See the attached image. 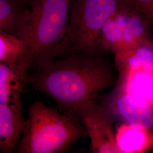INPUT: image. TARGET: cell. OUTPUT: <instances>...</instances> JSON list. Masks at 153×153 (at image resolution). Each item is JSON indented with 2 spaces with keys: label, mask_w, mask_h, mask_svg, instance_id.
<instances>
[{
  "label": "cell",
  "mask_w": 153,
  "mask_h": 153,
  "mask_svg": "<svg viewBox=\"0 0 153 153\" xmlns=\"http://www.w3.org/2000/svg\"><path fill=\"white\" fill-rule=\"evenodd\" d=\"M102 54L73 53L34 66L28 83L53 99L64 114L79 122L76 112L82 104L116 82L112 66Z\"/></svg>",
  "instance_id": "1"
},
{
  "label": "cell",
  "mask_w": 153,
  "mask_h": 153,
  "mask_svg": "<svg viewBox=\"0 0 153 153\" xmlns=\"http://www.w3.org/2000/svg\"><path fill=\"white\" fill-rule=\"evenodd\" d=\"M88 137V131L81 123L36 101L28 108L18 152L61 153L76 141Z\"/></svg>",
  "instance_id": "2"
},
{
  "label": "cell",
  "mask_w": 153,
  "mask_h": 153,
  "mask_svg": "<svg viewBox=\"0 0 153 153\" xmlns=\"http://www.w3.org/2000/svg\"><path fill=\"white\" fill-rule=\"evenodd\" d=\"M73 0H39L19 34L28 51L32 67L53 60L64 41Z\"/></svg>",
  "instance_id": "3"
},
{
  "label": "cell",
  "mask_w": 153,
  "mask_h": 153,
  "mask_svg": "<svg viewBox=\"0 0 153 153\" xmlns=\"http://www.w3.org/2000/svg\"><path fill=\"white\" fill-rule=\"evenodd\" d=\"M123 7L119 0H73L67 32L56 58L100 53L98 45L105 23Z\"/></svg>",
  "instance_id": "4"
},
{
  "label": "cell",
  "mask_w": 153,
  "mask_h": 153,
  "mask_svg": "<svg viewBox=\"0 0 153 153\" xmlns=\"http://www.w3.org/2000/svg\"><path fill=\"white\" fill-rule=\"evenodd\" d=\"M152 24L139 12L123 7L109 17L99 40V52L110 51L116 55L153 39Z\"/></svg>",
  "instance_id": "5"
},
{
  "label": "cell",
  "mask_w": 153,
  "mask_h": 153,
  "mask_svg": "<svg viewBox=\"0 0 153 153\" xmlns=\"http://www.w3.org/2000/svg\"><path fill=\"white\" fill-rule=\"evenodd\" d=\"M79 121L88 131L93 153H122L114 131V119L95 100L82 104L76 112Z\"/></svg>",
  "instance_id": "6"
},
{
  "label": "cell",
  "mask_w": 153,
  "mask_h": 153,
  "mask_svg": "<svg viewBox=\"0 0 153 153\" xmlns=\"http://www.w3.org/2000/svg\"><path fill=\"white\" fill-rule=\"evenodd\" d=\"M114 120L153 131V104L126 93L115 85L99 103Z\"/></svg>",
  "instance_id": "7"
},
{
  "label": "cell",
  "mask_w": 153,
  "mask_h": 153,
  "mask_svg": "<svg viewBox=\"0 0 153 153\" xmlns=\"http://www.w3.org/2000/svg\"><path fill=\"white\" fill-rule=\"evenodd\" d=\"M31 68L26 62L11 69L0 62V103L7 104L17 112L22 113L23 89L28 83V72Z\"/></svg>",
  "instance_id": "8"
},
{
  "label": "cell",
  "mask_w": 153,
  "mask_h": 153,
  "mask_svg": "<svg viewBox=\"0 0 153 153\" xmlns=\"http://www.w3.org/2000/svg\"><path fill=\"white\" fill-rule=\"evenodd\" d=\"M26 120L7 104L0 103V151L13 152L22 137Z\"/></svg>",
  "instance_id": "9"
},
{
  "label": "cell",
  "mask_w": 153,
  "mask_h": 153,
  "mask_svg": "<svg viewBox=\"0 0 153 153\" xmlns=\"http://www.w3.org/2000/svg\"><path fill=\"white\" fill-rule=\"evenodd\" d=\"M114 56L119 76L133 71H153V40Z\"/></svg>",
  "instance_id": "10"
},
{
  "label": "cell",
  "mask_w": 153,
  "mask_h": 153,
  "mask_svg": "<svg viewBox=\"0 0 153 153\" xmlns=\"http://www.w3.org/2000/svg\"><path fill=\"white\" fill-rule=\"evenodd\" d=\"M31 12L32 8L25 0H0V30L18 37Z\"/></svg>",
  "instance_id": "11"
},
{
  "label": "cell",
  "mask_w": 153,
  "mask_h": 153,
  "mask_svg": "<svg viewBox=\"0 0 153 153\" xmlns=\"http://www.w3.org/2000/svg\"><path fill=\"white\" fill-rule=\"evenodd\" d=\"M122 153H143L153 148V131L125 123L115 133Z\"/></svg>",
  "instance_id": "12"
},
{
  "label": "cell",
  "mask_w": 153,
  "mask_h": 153,
  "mask_svg": "<svg viewBox=\"0 0 153 153\" xmlns=\"http://www.w3.org/2000/svg\"><path fill=\"white\" fill-rule=\"evenodd\" d=\"M115 85L153 104V71H133L119 76Z\"/></svg>",
  "instance_id": "13"
},
{
  "label": "cell",
  "mask_w": 153,
  "mask_h": 153,
  "mask_svg": "<svg viewBox=\"0 0 153 153\" xmlns=\"http://www.w3.org/2000/svg\"><path fill=\"white\" fill-rule=\"evenodd\" d=\"M26 62L31 65L25 42L16 36L0 30V62L14 69Z\"/></svg>",
  "instance_id": "14"
},
{
  "label": "cell",
  "mask_w": 153,
  "mask_h": 153,
  "mask_svg": "<svg viewBox=\"0 0 153 153\" xmlns=\"http://www.w3.org/2000/svg\"><path fill=\"white\" fill-rule=\"evenodd\" d=\"M126 7L139 12L153 26V0H119Z\"/></svg>",
  "instance_id": "15"
},
{
  "label": "cell",
  "mask_w": 153,
  "mask_h": 153,
  "mask_svg": "<svg viewBox=\"0 0 153 153\" xmlns=\"http://www.w3.org/2000/svg\"><path fill=\"white\" fill-rule=\"evenodd\" d=\"M28 4V5L31 6V8H33L35 4L38 2L39 0H25Z\"/></svg>",
  "instance_id": "16"
}]
</instances>
